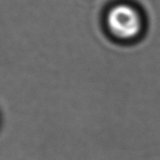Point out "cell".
Listing matches in <instances>:
<instances>
[{
	"mask_svg": "<svg viewBox=\"0 0 160 160\" xmlns=\"http://www.w3.org/2000/svg\"><path fill=\"white\" fill-rule=\"evenodd\" d=\"M108 24L113 35L121 39H132L141 32L140 15L125 4L112 8L108 15Z\"/></svg>",
	"mask_w": 160,
	"mask_h": 160,
	"instance_id": "6da1fadb",
	"label": "cell"
}]
</instances>
